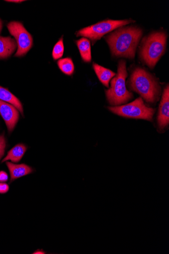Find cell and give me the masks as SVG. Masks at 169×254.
Instances as JSON below:
<instances>
[{"mask_svg": "<svg viewBox=\"0 0 169 254\" xmlns=\"http://www.w3.org/2000/svg\"><path fill=\"white\" fill-rule=\"evenodd\" d=\"M9 187L7 184L0 183V193H6L9 191Z\"/></svg>", "mask_w": 169, "mask_h": 254, "instance_id": "obj_19", "label": "cell"}, {"mask_svg": "<svg viewBox=\"0 0 169 254\" xmlns=\"http://www.w3.org/2000/svg\"><path fill=\"white\" fill-rule=\"evenodd\" d=\"M76 43L82 60L86 63H90L92 59L90 41L83 37L76 41Z\"/></svg>", "mask_w": 169, "mask_h": 254, "instance_id": "obj_14", "label": "cell"}, {"mask_svg": "<svg viewBox=\"0 0 169 254\" xmlns=\"http://www.w3.org/2000/svg\"><path fill=\"white\" fill-rule=\"evenodd\" d=\"M109 110L119 116L135 119H141L152 121L155 109L144 104L141 98L133 102L121 106L112 107Z\"/></svg>", "mask_w": 169, "mask_h": 254, "instance_id": "obj_5", "label": "cell"}, {"mask_svg": "<svg viewBox=\"0 0 169 254\" xmlns=\"http://www.w3.org/2000/svg\"><path fill=\"white\" fill-rule=\"evenodd\" d=\"M17 45L15 40L10 37L0 36V59H7L15 52Z\"/></svg>", "mask_w": 169, "mask_h": 254, "instance_id": "obj_10", "label": "cell"}, {"mask_svg": "<svg viewBox=\"0 0 169 254\" xmlns=\"http://www.w3.org/2000/svg\"><path fill=\"white\" fill-rule=\"evenodd\" d=\"M60 70L67 75H71L73 74L75 70V66L71 58H66L60 59L57 62Z\"/></svg>", "mask_w": 169, "mask_h": 254, "instance_id": "obj_16", "label": "cell"}, {"mask_svg": "<svg viewBox=\"0 0 169 254\" xmlns=\"http://www.w3.org/2000/svg\"><path fill=\"white\" fill-rule=\"evenodd\" d=\"M128 85L148 103H154L159 99V84L149 73L141 67H137L133 71Z\"/></svg>", "mask_w": 169, "mask_h": 254, "instance_id": "obj_2", "label": "cell"}, {"mask_svg": "<svg viewBox=\"0 0 169 254\" xmlns=\"http://www.w3.org/2000/svg\"><path fill=\"white\" fill-rule=\"evenodd\" d=\"M131 20H114L109 19L82 29L76 33L77 37L88 38L93 42L100 39L104 35L132 22Z\"/></svg>", "mask_w": 169, "mask_h": 254, "instance_id": "obj_6", "label": "cell"}, {"mask_svg": "<svg viewBox=\"0 0 169 254\" xmlns=\"http://www.w3.org/2000/svg\"><path fill=\"white\" fill-rule=\"evenodd\" d=\"M167 37L165 32H157L144 39L140 56L150 67H155L163 55L166 48Z\"/></svg>", "mask_w": 169, "mask_h": 254, "instance_id": "obj_4", "label": "cell"}, {"mask_svg": "<svg viewBox=\"0 0 169 254\" xmlns=\"http://www.w3.org/2000/svg\"><path fill=\"white\" fill-rule=\"evenodd\" d=\"M8 2H12V3H21L24 2V1H20V0H9V1H5Z\"/></svg>", "mask_w": 169, "mask_h": 254, "instance_id": "obj_21", "label": "cell"}, {"mask_svg": "<svg viewBox=\"0 0 169 254\" xmlns=\"http://www.w3.org/2000/svg\"><path fill=\"white\" fill-rule=\"evenodd\" d=\"M6 165L10 172L11 182L15 179L29 175L33 172L32 168L25 164L16 165L7 162Z\"/></svg>", "mask_w": 169, "mask_h": 254, "instance_id": "obj_11", "label": "cell"}, {"mask_svg": "<svg viewBox=\"0 0 169 254\" xmlns=\"http://www.w3.org/2000/svg\"><path fill=\"white\" fill-rule=\"evenodd\" d=\"M128 76L126 62L120 60L118 62L117 74L111 82V87L106 91L107 99L111 105L118 106L126 103L133 95L126 86V78Z\"/></svg>", "mask_w": 169, "mask_h": 254, "instance_id": "obj_3", "label": "cell"}, {"mask_svg": "<svg viewBox=\"0 0 169 254\" xmlns=\"http://www.w3.org/2000/svg\"><path fill=\"white\" fill-rule=\"evenodd\" d=\"M93 67L101 82L106 87H109V83L111 79L115 75V74L106 67L97 64L93 63Z\"/></svg>", "mask_w": 169, "mask_h": 254, "instance_id": "obj_13", "label": "cell"}, {"mask_svg": "<svg viewBox=\"0 0 169 254\" xmlns=\"http://www.w3.org/2000/svg\"><path fill=\"white\" fill-rule=\"evenodd\" d=\"M0 115L5 121L9 132H12L19 120L18 110L12 105L0 100Z\"/></svg>", "mask_w": 169, "mask_h": 254, "instance_id": "obj_8", "label": "cell"}, {"mask_svg": "<svg viewBox=\"0 0 169 254\" xmlns=\"http://www.w3.org/2000/svg\"><path fill=\"white\" fill-rule=\"evenodd\" d=\"M142 35L137 27L119 28L106 37L112 54L117 57L133 59Z\"/></svg>", "mask_w": 169, "mask_h": 254, "instance_id": "obj_1", "label": "cell"}, {"mask_svg": "<svg viewBox=\"0 0 169 254\" xmlns=\"http://www.w3.org/2000/svg\"><path fill=\"white\" fill-rule=\"evenodd\" d=\"M3 29V22L1 19H0V34L1 33Z\"/></svg>", "mask_w": 169, "mask_h": 254, "instance_id": "obj_22", "label": "cell"}, {"mask_svg": "<svg viewBox=\"0 0 169 254\" xmlns=\"http://www.w3.org/2000/svg\"><path fill=\"white\" fill-rule=\"evenodd\" d=\"M6 148V140L4 134L0 135V160L3 156Z\"/></svg>", "mask_w": 169, "mask_h": 254, "instance_id": "obj_18", "label": "cell"}, {"mask_svg": "<svg viewBox=\"0 0 169 254\" xmlns=\"http://www.w3.org/2000/svg\"><path fill=\"white\" fill-rule=\"evenodd\" d=\"M34 254H45L44 252L41 250L37 251L35 252Z\"/></svg>", "mask_w": 169, "mask_h": 254, "instance_id": "obj_23", "label": "cell"}, {"mask_svg": "<svg viewBox=\"0 0 169 254\" xmlns=\"http://www.w3.org/2000/svg\"><path fill=\"white\" fill-rule=\"evenodd\" d=\"M8 179V174L4 171H0V182H5Z\"/></svg>", "mask_w": 169, "mask_h": 254, "instance_id": "obj_20", "label": "cell"}, {"mask_svg": "<svg viewBox=\"0 0 169 254\" xmlns=\"http://www.w3.org/2000/svg\"><path fill=\"white\" fill-rule=\"evenodd\" d=\"M169 85L164 89L160 106L158 117V125L161 129L166 128L169 123Z\"/></svg>", "mask_w": 169, "mask_h": 254, "instance_id": "obj_9", "label": "cell"}, {"mask_svg": "<svg viewBox=\"0 0 169 254\" xmlns=\"http://www.w3.org/2000/svg\"><path fill=\"white\" fill-rule=\"evenodd\" d=\"M7 27L17 43V50L14 56L22 57L26 56L33 45L32 35L19 21H11Z\"/></svg>", "mask_w": 169, "mask_h": 254, "instance_id": "obj_7", "label": "cell"}, {"mask_svg": "<svg viewBox=\"0 0 169 254\" xmlns=\"http://www.w3.org/2000/svg\"><path fill=\"white\" fill-rule=\"evenodd\" d=\"M27 147L22 144H19L14 146L7 153L6 157L2 160V163L10 160L14 163H18L27 151Z\"/></svg>", "mask_w": 169, "mask_h": 254, "instance_id": "obj_15", "label": "cell"}, {"mask_svg": "<svg viewBox=\"0 0 169 254\" xmlns=\"http://www.w3.org/2000/svg\"><path fill=\"white\" fill-rule=\"evenodd\" d=\"M0 100L14 106L23 117V110L21 102L7 88L0 86Z\"/></svg>", "mask_w": 169, "mask_h": 254, "instance_id": "obj_12", "label": "cell"}, {"mask_svg": "<svg viewBox=\"0 0 169 254\" xmlns=\"http://www.w3.org/2000/svg\"><path fill=\"white\" fill-rule=\"evenodd\" d=\"M64 53V45L62 37L55 46L53 52V57L55 60H57L60 59L63 55Z\"/></svg>", "mask_w": 169, "mask_h": 254, "instance_id": "obj_17", "label": "cell"}]
</instances>
